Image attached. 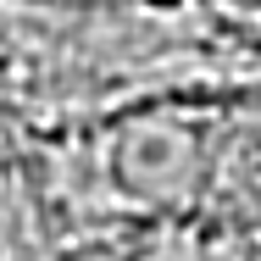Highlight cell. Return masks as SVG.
<instances>
[{
    "label": "cell",
    "mask_w": 261,
    "mask_h": 261,
    "mask_svg": "<svg viewBox=\"0 0 261 261\" xmlns=\"http://www.w3.org/2000/svg\"><path fill=\"white\" fill-rule=\"evenodd\" d=\"M84 200L95 261H261V78L111 100Z\"/></svg>",
    "instance_id": "1"
},
{
    "label": "cell",
    "mask_w": 261,
    "mask_h": 261,
    "mask_svg": "<svg viewBox=\"0 0 261 261\" xmlns=\"http://www.w3.org/2000/svg\"><path fill=\"white\" fill-rule=\"evenodd\" d=\"M0 261H34V228H28V195L11 156V134L0 117Z\"/></svg>",
    "instance_id": "3"
},
{
    "label": "cell",
    "mask_w": 261,
    "mask_h": 261,
    "mask_svg": "<svg viewBox=\"0 0 261 261\" xmlns=\"http://www.w3.org/2000/svg\"><path fill=\"white\" fill-rule=\"evenodd\" d=\"M256 78L261 0H0L6 111Z\"/></svg>",
    "instance_id": "2"
}]
</instances>
